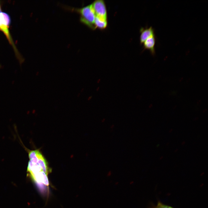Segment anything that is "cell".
<instances>
[{
	"instance_id": "2",
	"label": "cell",
	"mask_w": 208,
	"mask_h": 208,
	"mask_svg": "<svg viewBox=\"0 0 208 208\" xmlns=\"http://www.w3.org/2000/svg\"><path fill=\"white\" fill-rule=\"evenodd\" d=\"M10 23V18L9 16L5 12H0V30L4 33L10 42L12 44L14 48V44L9 30V27Z\"/></svg>"
},
{
	"instance_id": "8",
	"label": "cell",
	"mask_w": 208,
	"mask_h": 208,
	"mask_svg": "<svg viewBox=\"0 0 208 208\" xmlns=\"http://www.w3.org/2000/svg\"><path fill=\"white\" fill-rule=\"evenodd\" d=\"M149 208H174L171 206L165 204L160 200H158L156 205H152Z\"/></svg>"
},
{
	"instance_id": "4",
	"label": "cell",
	"mask_w": 208,
	"mask_h": 208,
	"mask_svg": "<svg viewBox=\"0 0 208 208\" xmlns=\"http://www.w3.org/2000/svg\"><path fill=\"white\" fill-rule=\"evenodd\" d=\"M156 41V37L155 34L150 37L143 43L144 49L149 50L153 55H154L155 53V46Z\"/></svg>"
},
{
	"instance_id": "7",
	"label": "cell",
	"mask_w": 208,
	"mask_h": 208,
	"mask_svg": "<svg viewBox=\"0 0 208 208\" xmlns=\"http://www.w3.org/2000/svg\"><path fill=\"white\" fill-rule=\"evenodd\" d=\"M94 25L95 29L97 28L101 30H103L107 27V21L96 16Z\"/></svg>"
},
{
	"instance_id": "5",
	"label": "cell",
	"mask_w": 208,
	"mask_h": 208,
	"mask_svg": "<svg viewBox=\"0 0 208 208\" xmlns=\"http://www.w3.org/2000/svg\"><path fill=\"white\" fill-rule=\"evenodd\" d=\"M140 40L141 44H143L150 37L155 34V30L152 27L145 28L142 27L140 29Z\"/></svg>"
},
{
	"instance_id": "9",
	"label": "cell",
	"mask_w": 208,
	"mask_h": 208,
	"mask_svg": "<svg viewBox=\"0 0 208 208\" xmlns=\"http://www.w3.org/2000/svg\"><path fill=\"white\" fill-rule=\"evenodd\" d=\"M2 12V11H1V5H0V12Z\"/></svg>"
},
{
	"instance_id": "3",
	"label": "cell",
	"mask_w": 208,
	"mask_h": 208,
	"mask_svg": "<svg viewBox=\"0 0 208 208\" xmlns=\"http://www.w3.org/2000/svg\"><path fill=\"white\" fill-rule=\"evenodd\" d=\"M92 4L96 16L107 20V10L104 1L96 0L94 1Z\"/></svg>"
},
{
	"instance_id": "1",
	"label": "cell",
	"mask_w": 208,
	"mask_h": 208,
	"mask_svg": "<svg viewBox=\"0 0 208 208\" xmlns=\"http://www.w3.org/2000/svg\"><path fill=\"white\" fill-rule=\"evenodd\" d=\"M78 11L81 14V21L92 29H95L94 23L96 16L92 4L78 9Z\"/></svg>"
},
{
	"instance_id": "6",
	"label": "cell",
	"mask_w": 208,
	"mask_h": 208,
	"mask_svg": "<svg viewBox=\"0 0 208 208\" xmlns=\"http://www.w3.org/2000/svg\"><path fill=\"white\" fill-rule=\"evenodd\" d=\"M38 162L42 171L47 175L49 172V169L46 160L41 153L38 150L37 153Z\"/></svg>"
}]
</instances>
